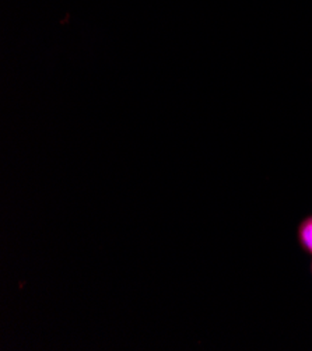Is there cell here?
Listing matches in <instances>:
<instances>
[{
	"label": "cell",
	"instance_id": "1",
	"mask_svg": "<svg viewBox=\"0 0 312 351\" xmlns=\"http://www.w3.org/2000/svg\"><path fill=\"white\" fill-rule=\"evenodd\" d=\"M298 247L309 256H312V215L304 217L297 226Z\"/></svg>",
	"mask_w": 312,
	"mask_h": 351
},
{
	"label": "cell",
	"instance_id": "2",
	"mask_svg": "<svg viewBox=\"0 0 312 351\" xmlns=\"http://www.w3.org/2000/svg\"><path fill=\"white\" fill-rule=\"evenodd\" d=\"M309 269H311V276H312V262H311V265H309Z\"/></svg>",
	"mask_w": 312,
	"mask_h": 351
}]
</instances>
